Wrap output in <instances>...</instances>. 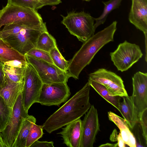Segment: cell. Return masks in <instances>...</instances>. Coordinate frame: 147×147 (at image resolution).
<instances>
[{
	"label": "cell",
	"mask_w": 147,
	"mask_h": 147,
	"mask_svg": "<svg viewBox=\"0 0 147 147\" xmlns=\"http://www.w3.org/2000/svg\"><path fill=\"white\" fill-rule=\"evenodd\" d=\"M90 85L87 82L58 109L51 115L42 125L43 129L50 134L80 118L88 111Z\"/></svg>",
	"instance_id": "1"
},
{
	"label": "cell",
	"mask_w": 147,
	"mask_h": 147,
	"mask_svg": "<svg viewBox=\"0 0 147 147\" xmlns=\"http://www.w3.org/2000/svg\"><path fill=\"white\" fill-rule=\"evenodd\" d=\"M117 24L116 21H114L83 43L80 48L69 62L67 71L70 77L78 79L81 71L90 63L99 50L107 43L113 41Z\"/></svg>",
	"instance_id": "2"
},
{
	"label": "cell",
	"mask_w": 147,
	"mask_h": 147,
	"mask_svg": "<svg viewBox=\"0 0 147 147\" xmlns=\"http://www.w3.org/2000/svg\"><path fill=\"white\" fill-rule=\"evenodd\" d=\"M43 22L36 10L8 3L0 10V30L12 24L35 26Z\"/></svg>",
	"instance_id": "3"
},
{
	"label": "cell",
	"mask_w": 147,
	"mask_h": 147,
	"mask_svg": "<svg viewBox=\"0 0 147 147\" xmlns=\"http://www.w3.org/2000/svg\"><path fill=\"white\" fill-rule=\"evenodd\" d=\"M63 19L61 23L72 35L84 43L94 34L95 18L84 11H71L64 16L61 15Z\"/></svg>",
	"instance_id": "4"
},
{
	"label": "cell",
	"mask_w": 147,
	"mask_h": 147,
	"mask_svg": "<svg viewBox=\"0 0 147 147\" xmlns=\"http://www.w3.org/2000/svg\"><path fill=\"white\" fill-rule=\"evenodd\" d=\"M47 30L45 22L37 26H25L18 33L3 39L9 45L22 54L36 47L39 35Z\"/></svg>",
	"instance_id": "5"
},
{
	"label": "cell",
	"mask_w": 147,
	"mask_h": 147,
	"mask_svg": "<svg viewBox=\"0 0 147 147\" xmlns=\"http://www.w3.org/2000/svg\"><path fill=\"white\" fill-rule=\"evenodd\" d=\"M26 61L33 67L43 84L67 83L70 77L68 71H64L53 63L40 59L27 54Z\"/></svg>",
	"instance_id": "6"
},
{
	"label": "cell",
	"mask_w": 147,
	"mask_h": 147,
	"mask_svg": "<svg viewBox=\"0 0 147 147\" xmlns=\"http://www.w3.org/2000/svg\"><path fill=\"white\" fill-rule=\"evenodd\" d=\"M111 61L118 70L126 71L137 62L143 55L138 45L125 40L110 54Z\"/></svg>",
	"instance_id": "7"
},
{
	"label": "cell",
	"mask_w": 147,
	"mask_h": 147,
	"mask_svg": "<svg viewBox=\"0 0 147 147\" xmlns=\"http://www.w3.org/2000/svg\"><path fill=\"white\" fill-rule=\"evenodd\" d=\"M22 92L12 108V113L9 122L3 130L0 132L7 147H12L23 121L28 115L23 106Z\"/></svg>",
	"instance_id": "8"
},
{
	"label": "cell",
	"mask_w": 147,
	"mask_h": 147,
	"mask_svg": "<svg viewBox=\"0 0 147 147\" xmlns=\"http://www.w3.org/2000/svg\"><path fill=\"white\" fill-rule=\"evenodd\" d=\"M24 81L22 103L25 109L28 112L31 106L36 102L43 83L35 69L28 62Z\"/></svg>",
	"instance_id": "9"
},
{
	"label": "cell",
	"mask_w": 147,
	"mask_h": 147,
	"mask_svg": "<svg viewBox=\"0 0 147 147\" xmlns=\"http://www.w3.org/2000/svg\"><path fill=\"white\" fill-rule=\"evenodd\" d=\"M70 94L67 83L43 84L36 102L43 105L59 106L66 101Z\"/></svg>",
	"instance_id": "10"
},
{
	"label": "cell",
	"mask_w": 147,
	"mask_h": 147,
	"mask_svg": "<svg viewBox=\"0 0 147 147\" xmlns=\"http://www.w3.org/2000/svg\"><path fill=\"white\" fill-rule=\"evenodd\" d=\"M104 85L113 96H127L121 78L115 73L104 68H100L89 75V79Z\"/></svg>",
	"instance_id": "11"
},
{
	"label": "cell",
	"mask_w": 147,
	"mask_h": 147,
	"mask_svg": "<svg viewBox=\"0 0 147 147\" xmlns=\"http://www.w3.org/2000/svg\"><path fill=\"white\" fill-rule=\"evenodd\" d=\"M100 130L97 109L91 105L82 121V134L80 147H93Z\"/></svg>",
	"instance_id": "12"
},
{
	"label": "cell",
	"mask_w": 147,
	"mask_h": 147,
	"mask_svg": "<svg viewBox=\"0 0 147 147\" xmlns=\"http://www.w3.org/2000/svg\"><path fill=\"white\" fill-rule=\"evenodd\" d=\"M132 79L133 90L131 97L140 117L141 113L147 108V74L137 72Z\"/></svg>",
	"instance_id": "13"
},
{
	"label": "cell",
	"mask_w": 147,
	"mask_h": 147,
	"mask_svg": "<svg viewBox=\"0 0 147 147\" xmlns=\"http://www.w3.org/2000/svg\"><path fill=\"white\" fill-rule=\"evenodd\" d=\"M129 22L142 31L145 39L147 51V0H131V5L129 14Z\"/></svg>",
	"instance_id": "14"
},
{
	"label": "cell",
	"mask_w": 147,
	"mask_h": 147,
	"mask_svg": "<svg viewBox=\"0 0 147 147\" xmlns=\"http://www.w3.org/2000/svg\"><path fill=\"white\" fill-rule=\"evenodd\" d=\"M60 134L63 143L69 147H80L82 134V121L80 118L75 120L62 128Z\"/></svg>",
	"instance_id": "15"
},
{
	"label": "cell",
	"mask_w": 147,
	"mask_h": 147,
	"mask_svg": "<svg viewBox=\"0 0 147 147\" xmlns=\"http://www.w3.org/2000/svg\"><path fill=\"white\" fill-rule=\"evenodd\" d=\"M24 85V81L16 82L5 76L4 81L0 87V95L10 108H13L19 95L22 92Z\"/></svg>",
	"instance_id": "16"
},
{
	"label": "cell",
	"mask_w": 147,
	"mask_h": 147,
	"mask_svg": "<svg viewBox=\"0 0 147 147\" xmlns=\"http://www.w3.org/2000/svg\"><path fill=\"white\" fill-rule=\"evenodd\" d=\"M27 63V61L17 60L4 63L3 68L5 76L15 82L23 81Z\"/></svg>",
	"instance_id": "17"
},
{
	"label": "cell",
	"mask_w": 147,
	"mask_h": 147,
	"mask_svg": "<svg viewBox=\"0 0 147 147\" xmlns=\"http://www.w3.org/2000/svg\"><path fill=\"white\" fill-rule=\"evenodd\" d=\"M123 97V100L122 102H120L118 110L131 129L137 122H139V117L131 96L128 95Z\"/></svg>",
	"instance_id": "18"
},
{
	"label": "cell",
	"mask_w": 147,
	"mask_h": 147,
	"mask_svg": "<svg viewBox=\"0 0 147 147\" xmlns=\"http://www.w3.org/2000/svg\"><path fill=\"white\" fill-rule=\"evenodd\" d=\"M108 115L109 120L113 122L119 129L125 144L130 147H136L135 138L125 120L111 111L108 112Z\"/></svg>",
	"instance_id": "19"
},
{
	"label": "cell",
	"mask_w": 147,
	"mask_h": 147,
	"mask_svg": "<svg viewBox=\"0 0 147 147\" xmlns=\"http://www.w3.org/2000/svg\"><path fill=\"white\" fill-rule=\"evenodd\" d=\"M15 60L27 61L25 55L11 47L0 38V61L4 64Z\"/></svg>",
	"instance_id": "20"
},
{
	"label": "cell",
	"mask_w": 147,
	"mask_h": 147,
	"mask_svg": "<svg viewBox=\"0 0 147 147\" xmlns=\"http://www.w3.org/2000/svg\"><path fill=\"white\" fill-rule=\"evenodd\" d=\"M36 122V118L34 116L28 115L23 121L12 147H25L26 139L30 129Z\"/></svg>",
	"instance_id": "21"
},
{
	"label": "cell",
	"mask_w": 147,
	"mask_h": 147,
	"mask_svg": "<svg viewBox=\"0 0 147 147\" xmlns=\"http://www.w3.org/2000/svg\"><path fill=\"white\" fill-rule=\"evenodd\" d=\"M88 82L99 95L118 110L121 97L112 96L107 88L100 83L89 79Z\"/></svg>",
	"instance_id": "22"
},
{
	"label": "cell",
	"mask_w": 147,
	"mask_h": 147,
	"mask_svg": "<svg viewBox=\"0 0 147 147\" xmlns=\"http://www.w3.org/2000/svg\"><path fill=\"white\" fill-rule=\"evenodd\" d=\"M122 0H109L102 1L104 5L103 12L98 18H95L94 27L96 29L98 26L104 23L109 14L113 10L118 8Z\"/></svg>",
	"instance_id": "23"
},
{
	"label": "cell",
	"mask_w": 147,
	"mask_h": 147,
	"mask_svg": "<svg viewBox=\"0 0 147 147\" xmlns=\"http://www.w3.org/2000/svg\"><path fill=\"white\" fill-rule=\"evenodd\" d=\"M56 47V40L47 31L43 32L39 36L36 48L49 52L52 49Z\"/></svg>",
	"instance_id": "24"
},
{
	"label": "cell",
	"mask_w": 147,
	"mask_h": 147,
	"mask_svg": "<svg viewBox=\"0 0 147 147\" xmlns=\"http://www.w3.org/2000/svg\"><path fill=\"white\" fill-rule=\"evenodd\" d=\"M12 109L7 105L0 95V132L8 124L12 113Z\"/></svg>",
	"instance_id": "25"
},
{
	"label": "cell",
	"mask_w": 147,
	"mask_h": 147,
	"mask_svg": "<svg viewBox=\"0 0 147 147\" xmlns=\"http://www.w3.org/2000/svg\"><path fill=\"white\" fill-rule=\"evenodd\" d=\"M49 53L53 63L61 70L67 71L69 62L62 55L57 47L52 49Z\"/></svg>",
	"instance_id": "26"
},
{
	"label": "cell",
	"mask_w": 147,
	"mask_h": 147,
	"mask_svg": "<svg viewBox=\"0 0 147 147\" xmlns=\"http://www.w3.org/2000/svg\"><path fill=\"white\" fill-rule=\"evenodd\" d=\"M42 125L33 124L27 136L25 147H30L36 141L41 138L44 133Z\"/></svg>",
	"instance_id": "27"
},
{
	"label": "cell",
	"mask_w": 147,
	"mask_h": 147,
	"mask_svg": "<svg viewBox=\"0 0 147 147\" xmlns=\"http://www.w3.org/2000/svg\"><path fill=\"white\" fill-rule=\"evenodd\" d=\"M135 139L136 147H147V139L144 134L139 122H137L130 129Z\"/></svg>",
	"instance_id": "28"
},
{
	"label": "cell",
	"mask_w": 147,
	"mask_h": 147,
	"mask_svg": "<svg viewBox=\"0 0 147 147\" xmlns=\"http://www.w3.org/2000/svg\"><path fill=\"white\" fill-rule=\"evenodd\" d=\"M7 3L36 10L44 6L36 0H7Z\"/></svg>",
	"instance_id": "29"
},
{
	"label": "cell",
	"mask_w": 147,
	"mask_h": 147,
	"mask_svg": "<svg viewBox=\"0 0 147 147\" xmlns=\"http://www.w3.org/2000/svg\"><path fill=\"white\" fill-rule=\"evenodd\" d=\"M26 54L36 58L53 63L49 52L36 48L30 50Z\"/></svg>",
	"instance_id": "30"
},
{
	"label": "cell",
	"mask_w": 147,
	"mask_h": 147,
	"mask_svg": "<svg viewBox=\"0 0 147 147\" xmlns=\"http://www.w3.org/2000/svg\"><path fill=\"white\" fill-rule=\"evenodd\" d=\"M139 122L144 135L147 139V108L141 113L139 117Z\"/></svg>",
	"instance_id": "31"
},
{
	"label": "cell",
	"mask_w": 147,
	"mask_h": 147,
	"mask_svg": "<svg viewBox=\"0 0 147 147\" xmlns=\"http://www.w3.org/2000/svg\"><path fill=\"white\" fill-rule=\"evenodd\" d=\"M54 147V142L53 141H39L38 140L32 144L30 147Z\"/></svg>",
	"instance_id": "32"
},
{
	"label": "cell",
	"mask_w": 147,
	"mask_h": 147,
	"mask_svg": "<svg viewBox=\"0 0 147 147\" xmlns=\"http://www.w3.org/2000/svg\"><path fill=\"white\" fill-rule=\"evenodd\" d=\"M42 3L44 6L57 5L61 2V0H36Z\"/></svg>",
	"instance_id": "33"
},
{
	"label": "cell",
	"mask_w": 147,
	"mask_h": 147,
	"mask_svg": "<svg viewBox=\"0 0 147 147\" xmlns=\"http://www.w3.org/2000/svg\"><path fill=\"white\" fill-rule=\"evenodd\" d=\"M3 64L0 61V87L4 80L5 75L3 70Z\"/></svg>",
	"instance_id": "34"
},
{
	"label": "cell",
	"mask_w": 147,
	"mask_h": 147,
	"mask_svg": "<svg viewBox=\"0 0 147 147\" xmlns=\"http://www.w3.org/2000/svg\"><path fill=\"white\" fill-rule=\"evenodd\" d=\"M117 140L118 141L117 146L119 147H125V143L122 139L120 133L117 136Z\"/></svg>",
	"instance_id": "35"
},
{
	"label": "cell",
	"mask_w": 147,
	"mask_h": 147,
	"mask_svg": "<svg viewBox=\"0 0 147 147\" xmlns=\"http://www.w3.org/2000/svg\"><path fill=\"white\" fill-rule=\"evenodd\" d=\"M99 147H118L117 143L115 144H111L109 143L100 145Z\"/></svg>",
	"instance_id": "36"
},
{
	"label": "cell",
	"mask_w": 147,
	"mask_h": 147,
	"mask_svg": "<svg viewBox=\"0 0 147 147\" xmlns=\"http://www.w3.org/2000/svg\"><path fill=\"white\" fill-rule=\"evenodd\" d=\"M0 147H7L3 140L0 133Z\"/></svg>",
	"instance_id": "37"
},
{
	"label": "cell",
	"mask_w": 147,
	"mask_h": 147,
	"mask_svg": "<svg viewBox=\"0 0 147 147\" xmlns=\"http://www.w3.org/2000/svg\"><path fill=\"white\" fill-rule=\"evenodd\" d=\"M82 0L85 1H86L89 2V1H91L92 0Z\"/></svg>",
	"instance_id": "38"
}]
</instances>
